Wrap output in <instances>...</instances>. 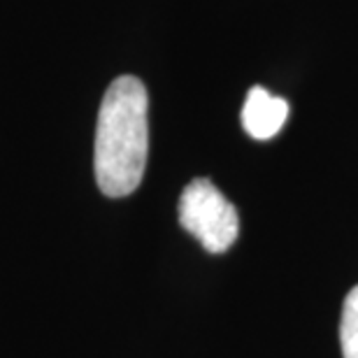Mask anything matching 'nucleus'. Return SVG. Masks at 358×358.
Returning <instances> with one entry per match:
<instances>
[{
  "instance_id": "nucleus-1",
  "label": "nucleus",
  "mask_w": 358,
  "mask_h": 358,
  "mask_svg": "<svg viewBox=\"0 0 358 358\" xmlns=\"http://www.w3.org/2000/svg\"><path fill=\"white\" fill-rule=\"evenodd\" d=\"M149 154V96L138 77H117L100 103L96 126V182L110 198L138 189Z\"/></svg>"
},
{
  "instance_id": "nucleus-2",
  "label": "nucleus",
  "mask_w": 358,
  "mask_h": 358,
  "mask_svg": "<svg viewBox=\"0 0 358 358\" xmlns=\"http://www.w3.org/2000/svg\"><path fill=\"white\" fill-rule=\"evenodd\" d=\"M179 224L210 254L228 252L240 235L235 205L205 177L184 186L179 196Z\"/></svg>"
},
{
  "instance_id": "nucleus-3",
  "label": "nucleus",
  "mask_w": 358,
  "mask_h": 358,
  "mask_svg": "<svg viewBox=\"0 0 358 358\" xmlns=\"http://www.w3.org/2000/svg\"><path fill=\"white\" fill-rule=\"evenodd\" d=\"M289 117V103L279 96H272L263 87H254L247 93L242 107V126L254 140H270L282 131Z\"/></svg>"
},
{
  "instance_id": "nucleus-4",
  "label": "nucleus",
  "mask_w": 358,
  "mask_h": 358,
  "mask_svg": "<svg viewBox=\"0 0 358 358\" xmlns=\"http://www.w3.org/2000/svg\"><path fill=\"white\" fill-rule=\"evenodd\" d=\"M340 345L345 358H358V284L347 293L342 307Z\"/></svg>"
}]
</instances>
